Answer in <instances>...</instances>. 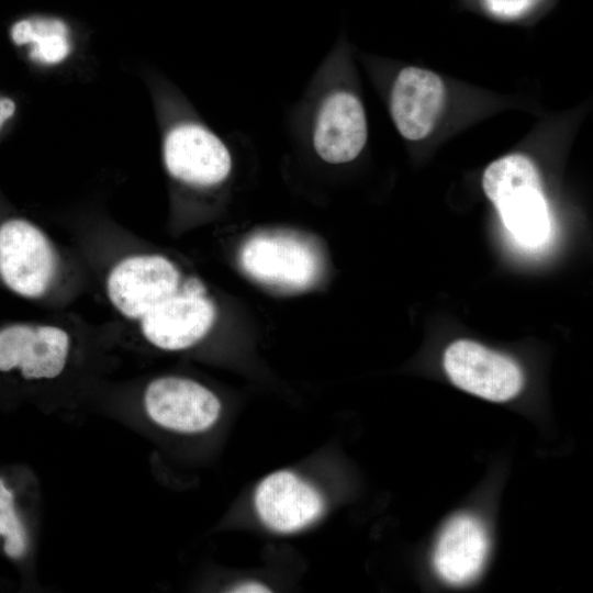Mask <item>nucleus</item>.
Listing matches in <instances>:
<instances>
[{
  "label": "nucleus",
  "mask_w": 593,
  "mask_h": 593,
  "mask_svg": "<svg viewBox=\"0 0 593 593\" xmlns=\"http://www.w3.org/2000/svg\"><path fill=\"white\" fill-rule=\"evenodd\" d=\"M261 522L278 533H294L317 519L324 511L320 492L291 471L267 475L255 492Z\"/></svg>",
  "instance_id": "8"
},
{
  "label": "nucleus",
  "mask_w": 593,
  "mask_h": 593,
  "mask_svg": "<svg viewBox=\"0 0 593 593\" xmlns=\"http://www.w3.org/2000/svg\"><path fill=\"white\" fill-rule=\"evenodd\" d=\"M367 141V121L360 100L347 91L326 97L315 122L313 144L318 156L331 164L355 159Z\"/></svg>",
  "instance_id": "10"
},
{
  "label": "nucleus",
  "mask_w": 593,
  "mask_h": 593,
  "mask_svg": "<svg viewBox=\"0 0 593 593\" xmlns=\"http://www.w3.org/2000/svg\"><path fill=\"white\" fill-rule=\"evenodd\" d=\"M486 197L513 236L535 246L549 233V214L535 165L524 155L504 156L488 166L482 177Z\"/></svg>",
  "instance_id": "3"
},
{
  "label": "nucleus",
  "mask_w": 593,
  "mask_h": 593,
  "mask_svg": "<svg viewBox=\"0 0 593 593\" xmlns=\"http://www.w3.org/2000/svg\"><path fill=\"white\" fill-rule=\"evenodd\" d=\"M488 549L483 525L471 515H457L439 535L434 550V567L446 582L465 584L481 572Z\"/></svg>",
  "instance_id": "11"
},
{
  "label": "nucleus",
  "mask_w": 593,
  "mask_h": 593,
  "mask_svg": "<svg viewBox=\"0 0 593 593\" xmlns=\"http://www.w3.org/2000/svg\"><path fill=\"white\" fill-rule=\"evenodd\" d=\"M445 86L433 71L406 67L398 75L391 92V114L401 135L410 141L426 137L445 103Z\"/></svg>",
  "instance_id": "9"
},
{
  "label": "nucleus",
  "mask_w": 593,
  "mask_h": 593,
  "mask_svg": "<svg viewBox=\"0 0 593 593\" xmlns=\"http://www.w3.org/2000/svg\"><path fill=\"white\" fill-rule=\"evenodd\" d=\"M164 161L171 177L197 187L222 182L232 168L230 152L222 141L191 123L169 131L164 143Z\"/></svg>",
  "instance_id": "6"
},
{
  "label": "nucleus",
  "mask_w": 593,
  "mask_h": 593,
  "mask_svg": "<svg viewBox=\"0 0 593 593\" xmlns=\"http://www.w3.org/2000/svg\"><path fill=\"white\" fill-rule=\"evenodd\" d=\"M536 0H485L488 9L502 18H515L527 11Z\"/></svg>",
  "instance_id": "14"
},
{
  "label": "nucleus",
  "mask_w": 593,
  "mask_h": 593,
  "mask_svg": "<svg viewBox=\"0 0 593 593\" xmlns=\"http://www.w3.org/2000/svg\"><path fill=\"white\" fill-rule=\"evenodd\" d=\"M244 270L256 280L282 288H304L318 271L315 253L305 243L276 234L257 235L240 250Z\"/></svg>",
  "instance_id": "7"
},
{
  "label": "nucleus",
  "mask_w": 593,
  "mask_h": 593,
  "mask_svg": "<svg viewBox=\"0 0 593 593\" xmlns=\"http://www.w3.org/2000/svg\"><path fill=\"white\" fill-rule=\"evenodd\" d=\"M0 538L4 555L14 561L30 556L33 547L32 527L24 518L14 490L0 475Z\"/></svg>",
  "instance_id": "13"
},
{
  "label": "nucleus",
  "mask_w": 593,
  "mask_h": 593,
  "mask_svg": "<svg viewBox=\"0 0 593 593\" xmlns=\"http://www.w3.org/2000/svg\"><path fill=\"white\" fill-rule=\"evenodd\" d=\"M57 270L55 247L42 228L20 217L0 224V281L5 288L24 299H40Z\"/></svg>",
  "instance_id": "4"
},
{
  "label": "nucleus",
  "mask_w": 593,
  "mask_h": 593,
  "mask_svg": "<svg viewBox=\"0 0 593 593\" xmlns=\"http://www.w3.org/2000/svg\"><path fill=\"white\" fill-rule=\"evenodd\" d=\"M14 103L8 98L0 99V127L14 113Z\"/></svg>",
  "instance_id": "15"
},
{
  "label": "nucleus",
  "mask_w": 593,
  "mask_h": 593,
  "mask_svg": "<svg viewBox=\"0 0 593 593\" xmlns=\"http://www.w3.org/2000/svg\"><path fill=\"white\" fill-rule=\"evenodd\" d=\"M219 398L200 382L179 376L152 379L121 423L133 428L153 426L179 435H197L211 429L220 418Z\"/></svg>",
  "instance_id": "2"
},
{
  "label": "nucleus",
  "mask_w": 593,
  "mask_h": 593,
  "mask_svg": "<svg viewBox=\"0 0 593 593\" xmlns=\"http://www.w3.org/2000/svg\"><path fill=\"white\" fill-rule=\"evenodd\" d=\"M11 37L16 45L30 44V57L45 65L63 61L71 51L68 27L57 19L19 21L11 29Z\"/></svg>",
  "instance_id": "12"
},
{
  "label": "nucleus",
  "mask_w": 593,
  "mask_h": 593,
  "mask_svg": "<svg viewBox=\"0 0 593 593\" xmlns=\"http://www.w3.org/2000/svg\"><path fill=\"white\" fill-rule=\"evenodd\" d=\"M233 592H269V589L258 582L242 583L232 590Z\"/></svg>",
  "instance_id": "16"
},
{
  "label": "nucleus",
  "mask_w": 593,
  "mask_h": 593,
  "mask_svg": "<svg viewBox=\"0 0 593 593\" xmlns=\"http://www.w3.org/2000/svg\"><path fill=\"white\" fill-rule=\"evenodd\" d=\"M444 367L455 385L494 402L514 398L524 383L523 372L514 360L467 339L448 346Z\"/></svg>",
  "instance_id": "5"
},
{
  "label": "nucleus",
  "mask_w": 593,
  "mask_h": 593,
  "mask_svg": "<svg viewBox=\"0 0 593 593\" xmlns=\"http://www.w3.org/2000/svg\"><path fill=\"white\" fill-rule=\"evenodd\" d=\"M76 365L75 342L65 328L26 322L0 326V376L48 391L70 378Z\"/></svg>",
  "instance_id": "1"
}]
</instances>
